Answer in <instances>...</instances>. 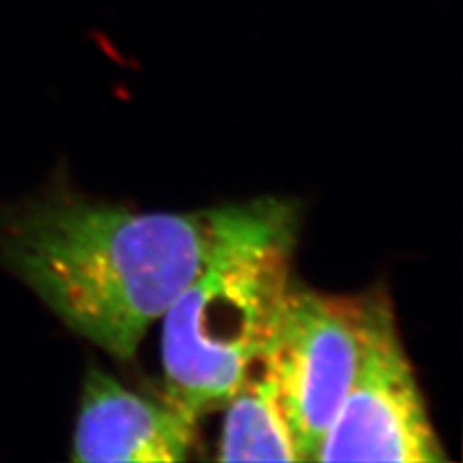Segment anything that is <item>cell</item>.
Returning <instances> with one entry per match:
<instances>
[{
  "label": "cell",
  "mask_w": 463,
  "mask_h": 463,
  "mask_svg": "<svg viewBox=\"0 0 463 463\" xmlns=\"http://www.w3.org/2000/svg\"><path fill=\"white\" fill-rule=\"evenodd\" d=\"M365 301L289 288L277 332L260 357L299 461L318 448L354 386L364 352Z\"/></svg>",
  "instance_id": "obj_3"
},
{
  "label": "cell",
  "mask_w": 463,
  "mask_h": 463,
  "mask_svg": "<svg viewBox=\"0 0 463 463\" xmlns=\"http://www.w3.org/2000/svg\"><path fill=\"white\" fill-rule=\"evenodd\" d=\"M294 203L224 205L205 263L161 318L166 400L199 419L259 365L292 288Z\"/></svg>",
  "instance_id": "obj_2"
},
{
  "label": "cell",
  "mask_w": 463,
  "mask_h": 463,
  "mask_svg": "<svg viewBox=\"0 0 463 463\" xmlns=\"http://www.w3.org/2000/svg\"><path fill=\"white\" fill-rule=\"evenodd\" d=\"M221 219L222 207L143 213L93 201L56 172L35 194L0 201V269L76 335L129 361L205 263Z\"/></svg>",
  "instance_id": "obj_1"
},
{
  "label": "cell",
  "mask_w": 463,
  "mask_h": 463,
  "mask_svg": "<svg viewBox=\"0 0 463 463\" xmlns=\"http://www.w3.org/2000/svg\"><path fill=\"white\" fill-rule=\"evenodd\" d=\"M197 419L166 398H145L90 367L71 439V459L87 463H176L187 458Z\"/></svg>",
  "instance_id": "obj_5"
},
{
  "label": "cell",
  "mask_w": 463,
  "mask_h": 463,
  "mask_svg": "<svg viewBox=\"0 0 463 463\" xmlns=\"http://www.w3.org/2000/svg\"><path fill=\"white\" fill-rule=\"evenodd\" d=\"M222 461H299L272 383L260 364L226 402Z\"/></svg>",
  "instance_id": "obj_6"
},
{
  "label": "cell",
  "mask_w": 463,
  "mask_h": 463,
  "mask_svg": "<svg viewBox=\"0 0 463 463\" xmlns=\"http://www.w3.org/2000/svg\"><path fill=\"white\" fill-rule=\"evenodd\" d=\"M364 352L317 461L442 463L437 437L386 289L364 294Z\"/></svg>",
  "instance_id": "obj_4"
}]
</instances>
